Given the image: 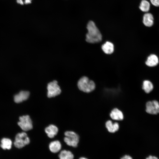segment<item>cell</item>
<instances>
[{"label":"cell","mask_w":159,"mask_h":159,"mask_svg":"<svg viewBox=\"0 0 159 159\" xmlns=\"http://www.w3.org/2000/svg\"><path fill=\"white\" fill-rule=\"evenodd\" d=\"M87 28L88 32L86 34V40L87 42L93 44L98 43L102 41V34L93 21H89Z\"/></svg>","instance_id":"cell-1"},{"label":"cell","mask_w":159,"mask_h":159,"mask_svg":"<svg viewBox=\"0 0 159 159\" xmlns=\"http://www.w3.org/2000/svg\"><path fill=\"white\" fill-rule=\"evenodd\" d=\"M77 86L81 91L86 93L92 91L95 87V82L86 76L82 77L80 79Z\"/></svg>","instance_id":"cell-2"},{"label":"cell","mask_w":159,"mask_h":159,"mask_svg":"<svg viewBox=\"0 0 159 159\" xmlns=\"http://www.w3.org/2000/svg\"><path fill=\"white\" fill-rule=\"evenodd\" d=\"M30 143V140L27 134L22 132L16 135L14 144L16 148L21 149L29 145Z\"/></svg>","instance_id":"cell-3"},{"label":"cell","mask_w":159,"mask_h":159,"mask_svg":"<svg viewBox=\"0 0 159 159\" xmlns=\"http://www.w3.org/2000/svg\"><path fill=\"white\" fill-rule=\"evenodd\" d=\"M64 135V141L67 145L74 148L77 146L79 137L77 133L72 131H67L65 132Z\"/></svg>","instance_id":"cell-4"},{"label":"cell","mask_w":159,"mask_h":159,"mask_svg":"<svg viewBox=\"0 0 159 159\" xmlns=\"http://www.w3.org/2000/svg\"><path fill=\"white\" fill-rule=\"evenodd\" d=\"M47 96L49 98L55 97L59 95L61 90L56 80L50 82L47 85Z\"/></svg>","instance_id":"cell-5"},{"label":"cell","mask_w":159,"mask_h":159,"mask_svg":"<svg viewBox=\"0 0 159 159\" xmlns=\"http://www.w3.org/2000/svg\"><path fill=\"white\" fill-rule=\"evenodd\" d=\"M19 120L18 125L23 130L28 131L32 128V122L29 115L21 116L19 117Z\"/></svg>","instance_id":"cell-6"},{"label":"cell","mask_w":159,"mask_h":159,"mask_svg":"<svg viewBox=\"0 0 159 159\" xmlns=\"http://www.w3.org/2000/svg\"><path fill=\"white\" fill-rule=\"evenodd\" d=\"M146 111L153 115L159 113V103L156 100L147 102L146 105Z\"/></svg>","instance_id":"cell-7"},{"label":"cell","mask_w":159,"mask_h":159,"mask_svg":"<svg viewBox=\"0 0 159 159\" xmlns=\"http://www.w3.org/2000/svg\"><path fill=\"white\" fill-rule=\"evenodd\" d=\"M30 93L27 91H21L14 97V101L16 103H19L28 99Z\"/></svg>","instance_id":"cell-8"},{"label":"cell","mask_w":159,"mask_h":159,"mask_svg":"<svg viewBox=\"0 0 159 159\" xmlns=\"http://www.w3.org/2000/svg\"><path fill=\"white\" fill-rule=\"evenodd\" d=\"M62 145L59 141L56 140L51 142L49 145L50 151L53 153L60 152L62 148Z\"/></svg>","instance_id":"cell-9"},{"label":"cell","mask_w":159,"mask_h":159,"mask_svg":"<svg viewBox=\"0 0 159 159\" xmlns=\"http://www.w3.org/2000/svg\"><path fill=\"white\" fill-rule=\"evenodd\" d=\"M58 131L57 127L53 125H50L45 129V132L47 134L48 136L51 138H54L57 135Z\"/></svg>","instance_id":"cell-10"},{"label":"cell","mask_w":159,"mask_h":159,"mask_svg":"<svg viewBox=\"0 0 159 159\" xmlns=\"http://www.w3.org/2000/svg\"><path fill=\"white\" fill-rule=\"evenodd\" d=\"M159 62L158 57L155 54H151L147 58L145 62L146 65L150 67H153L156 66Z\"/></svg>","instance_id":"cell-11"},{"label":"cell","mask_w":159,"mask_h":159,"mask_svg":"<svg viewBox=\"0 0 159 159\" xmlns=\"http://www.w3.org/2000/svg\"><path fill=\"white\" fill-rule=\"evenodd\" d=\"M143 23L146 26H151L154 23V18L152 14L149 13L145 14L143 17Z\"/></svg>","instance_id":"cell-12"},{"label":"cell","mask_w":159,"mask_h":159,"mask_svg":"<svg viewBox=\"0 0 159 159\" xmlns=\"http://www.w3.org/2000/svg\"><path fill=\"white\" fill-rule=\"evenodd\" d=\"M110 116L113 120H121L123 119V115L122 112L117 108L114 109L111 112Z\"/></svg>","instance_id":"cell-13"},{"label":"cell","mask_w":159,"mask_h":159,"mask_svg":"<svg viewBox=\"0 0 159 159\" xmlns=\"http://www.w3.org/2000/svg\"><path fill=\"white\" fill-rule=\"evenodd\" d=\"M102 49L103 52L107 54H111L114 51V45L111 42L107 41L102 45Z\"/></svg>","instance_id":"cell-14"},{"label":"cell","mask_w":159,"mask_h":159,"mask_svg":"<svg viewBox=\"0 0 159 159\" xmlns=\"http://www.w3.org/2000/svg\"><path fill=\"white\" fill-rule=\"evenodd\" d=\"M58 157L59 159H74V156L71 151L63 150L60 151Z\"/></svg>","instance_id":"cell-15"},{"label":"cell","mask_w":159,"mask_h":159,"mask_svg":"<svg viewBox=\"0 0 159 159\" xmlns=\"http://www.w3.org/2000/svg\"><path fill=\"white\" fill-rule=\"evenodd\" d=\"M105 126L108 131L111 133H114L117 131L119 129L118 123L115 122L113 123L111 120L107 121L105 123Z\"/></svg>","instance_id":"cell-16"},{"label":"cell","mask_w":159,"mask_h":159,"mask_svg":"<svg viewBox=\"0 0 159 159\" xmlns=\"http://www.w3.org/2000/svg\"><path fill=\"white\" fill-rule=\"evenodd\" d=\"M12 142L11 139L7 138H3L1 141L0 146L3 150H10L12 147Z\"/></svg>","instance_id":"cell-17"},{"label":"cell","mask_w":159,"mask_h":159,"mask_svg":"<svg viewBox=\"0 0 159 159\" xmlns=\"http://www.w3.org/2000/svg\"><path fill=\"white\" fill-rule=\"evenodd\" d=\"M153 88V84L151 82L148 80H145L143 81V89L146 93H150L152 90Z\"/></svg>","instance_id":"cell-18"},{"label":"cell","mask_w":159,"mask_h":159,"mask_svg":"<svg viewBox=\"0 0 159 159\" xmlns=\"http://www.w3.org/2000/svg\"><path fill=\"white\" fill-rule=\"evenodd\" d=\"M150 4L146 0H142L140 3L139 8L140 10L144 12H147L150 10Z\"/></svg>","instance_id":"cell-19"},{"label":"cell","mask_w":159,"mask_h":159,"mask_svg":"<svg viewBox=\"0 0 159 159\" xmlns=\"http://www.w3.org/2000/svg\"><path fill=\"white\" fill-rule=\"evenodd\" d=\"M32 0H16L17 2L21 5L28 4L31 2Z\"/></svg>","instance_id":"cell-20"},{"label":"cell","mask_w":159,"mask_h":159,"mask_svg":"<svg viewBox=\"0 0 159 159\" xmlns=\"http://www.w3.org/2000/svg\"><path fill=\"white\" fill-rule=\"evenodd\" d=\"M151 4L155 6H159V0H150Z\"/></svg>","instance_id":"cell-21"},{"label":"cell","mask_w":159,"mask_h":159,"mask_svg":"<svg viewBox=\"0 0 159 159\" xmlns=\"http://www.w3.org/2000/svg\"><path fill=\"white\" fill-rule=\"evenodd\" d=\"M121 159H132V158L129 155H125L122 157Z\"/></svg>","instance_id":"cell-22"},{"label":"cell","mask_w":159,"mask_h":159,"mask_svg":"<svg viewBox=\"0 0 159 159\" xmlns=\"http://www.w3.org/2000/svg\"><path fill=\"white\" fill-rule=\"evenodd\" d=\"M145 159H158L156 156L150 155L148 157H147L145 158Z\"/></svg>","instance_id":"cell-23"},{"label":"cell","mask_w":159,"mask_h":159,"mask_svg":"<svg viewBox=\"0 0 159 159\" xmlns=\"http://www.w3.org/2000/svg\"><path fill=\"white\" fill-rule=\"evenodd\" d=\"M79 159H88L85 157H82L79 158Z\"/></svg>","instance_id":"cell-24"}]
</instances>
